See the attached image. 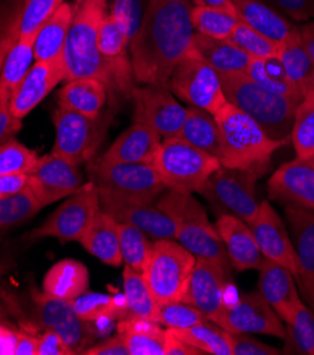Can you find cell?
Listing matches in <instances>:
<instances>
[{
  "instance_id": "cell-1",
  "label": "cell",
  "mask_w": 314,
  "mask_h": 355,
  "mask_svg": "<svg viewBox=\"0 0 314 355\" xmlns=\"http://www.w3.org/2000/svg\"><path fill=\"white\" fill-rule=\"evenodd\" d=\"M195 3L198 0H148L142 24L129 47L137 84L168 85L173 69L193 46Z\"/></svg>"
},
{
  "instance_id": "cell-2",
  "label": "cell",
  "mask_w": 314,
  "mask_h": 355,
  "mask_svg": "<svg viewBox=\"0 0 314 355\" xmlns=\"http://www.w3.org/2000/svg\"><path fill=\"white\" fill-rule=\"evenodd\" d=\"M110 12L108 0H77L62 51L65 81L96 78L107 87H126V81L98 50L99 27Z\"/></svg>"
},
{
  "instance_id": "cell-3",
  "label": "cell",
  "mask_w": 314,
  "mask_h": 355,
  "mask_svg": "<svg viewBox=\"0 0 314 355\" xmlns=\"http://www.w3.org/2000/svg\"><path fill=\"white\" fill-rule=\"evenodd\" d=\"M214 116L220 129L218 160L223 167L252 171L261 177L273 153L289 141L269 137L259 123L229 102Z\"/></svg>"
},
{
  "instance_id": "cell-4",
  "label": "cell",
  "mask_w": 314,
  "mask_h": 355,
  "mask_svg": "<svg viewBox=\"0 0 314 355\" xmlns=\"http://www.w3.org/2000/svg\"><path fill=\"white\" fill-rule=\"evenodd\" d=\"M220 80L227 101L259 123L269 137L290 140L300 102L262 88L245 73L220 76Z\"/></svg>"
},
{
  "instance_id": "cell-5",
  "label": "cell",
  "mask_w": 314,
  "mask_h": 355,
  "mask_svg": "<svg viewBox=\"0 0 314 355\" xmlns=\"http://www.w3.org/2000/svg\"><path fill=\"white\" fill-rule=\"evenodd\" d=\"M157 205L176 224V241L189 252L229 269V259L217 228L209 223L204 207L191 193L168 190Z\"/></svg>"
},
{
  "instance_id": "cell-6",
  "label": "cell",
  "mask_w": 314,
  "mask_h": 355,
  "mask_svg": "<svg viewBox=\"0 0 314 355\" xmlns=\"http://www.w3.org/2000/svg\"><path fill=\"white\" fill-rule=\"evenodd\" d=\"M153 167L167 190L193 194L200 191L221 163L217 157L174 136L162 140Z\"/></svg>"
},
{
  "instance_id": "cell-7",
  "label": "cell",
  "mask_w": 314,
  "mask_h": 355,
  "mask_svg": "<svg viewBox=\"0 0 314 355\" xmlns=\"http://www.w3.org/2000/svg\"><path fill=\"white\" fill-rule=\"evenodd\" d=\"M195 261L176 239L153 241L143 276L157 303L184 300Z\"/></svg>"
},
{
  "instance_id": "cell-8",
  "label": "cell",
  "mask_w": 314,
  "mask_h": 355,
  "mask_svg": "<svg viewBox=\"0 0 314 355\" xmlns=\"http://www.w3.org/2000/svg\"><path fill=\"white\" fill-rule=\"evenodd\" d=\"M258 177L252 171L221 166L208 177L198 193L217 211L218 217L229 214L250 224L261 207L255 194Z\"/></svg>"
},
{
  "instance_id": "cell-9",
  "label": "cell",
  "mask_w": 314,
  "mask_h": 355,
  "mask_svg": "<svg viewBox=\"0 0 314 355\" xmlns=\"http://www.w3.org/2000/svg\"><path fill=\"white\" fill-rule=\"evenodd\" d=\"M168 87L183 102L213 115L228 103L217 71L193 49L173 69Z\"/></svg>"
},
{
  "instance_id": "cell-10",
  "label": "cell",
  "mask_w": 314,
  "mask_h": 355,
  "mask_svg": "<svg viewBox=\"0 0 314 355\" xmlns=\"http://www.w3.org/2000/svg\"><path fill=\"white\" fill-rule=\"evenodd\" d=\"M92 183L99 191L125 198L153 202L166 189L153 164L103 163L91 166Z\"/></svg>"
},
{
  "instance_id": "cell-11",
  "label": "cell",
  "mask_w": 314,
  "mask_h": 355,
  "mask_svg": "<svg viewBox=\"0 0 314 355\" xmlns=\"http://www.w3.org/2000/svg\"><path fill=\"white\" fill-rule=\"evenodd\" d=\"M99 209V191L96 186L92 182L85 183L78 191L69 196L42 227L30 232L27 238L40 239L53 236L64 242H80Z\"/></svg>"
},
{
  "instance_id": "cell-12",
  "label": "cell",
  "mask_w": 314,
  "mask_h": 355,
  "mask_svg": "<svg viewBox=\"0 0 314 355\" xmlns=\"http://www.w3.org/2000/svg\"><path fill=\"white\" fill-rule=\"evenodd\" d=\"M133 122L155 129L163 139L177 136L187 108L176 99L168 85H143L132 88Z\"/></svg>"
},
{
  "instance_id": "cell-13",
  "label": "cell",
  "mask_w": 314,
  "mask_h": 355,
  "mask_svg": "<svg viewBox=\"0 0 314 355\" xmlns=\"http://www.w3.org/2000/svg\"><path fill=\"white\" fill-rule=\"evenodd\" d=\"M53 121L55 126L53 153L78 167L91 162L101 144V116L92 119L58 106Z\"/></svg>"
},
{
  "instance_id": "cell-14",
  "label": "cell",
  "mask_w": 314,
  "mask_h": 355,
  "mask_svg": "<svg viewBox=\"0 0 314 355\" xmlns=\"http://www.w3.org/2000/svg\"><path fill=\"white\" fill-rule=\"evenodd\" d=\"M231 334H263L285 338L286 324L269 306L259 291L242 295L235 303H225L214 322Z\"/></svg>"
},
{
  "instance_id": "cell-15",
  "label": "cell",
  "mask_w": 314,
  "mask_h": 355,
  "mask_svg": "<svg viewBox=\"0 0 314 355\" xmlns=\"http://www.w3.org/2000/svg\"><path fill=\"white\" fill-rule=\"evenodd\" d=\"M99 205L101 211L107 212L119 224L141 230L153 241L176 239V224L157 204L99 191Z\"/></svg>"
},
{
  "instance_id": "cell-16",
  "label": "cell",
  "mask_w": 314,
  "mask_h": 355,
  "mask_svg": "<svg viewBox=\"0 0 314 355\" xmlns=\"http://www.w3.org/2000/svg\"><path fill=\"white\" fill-rule=\"evenodd\" d=\"M37 318L46 330H53L61 336L73 354H84L94 340L92 323L77 315L73 302L55 299L46 293H34Z\"/></svg>"
},
{
  "instance_id": "cell-17",
  "label": "cell",
  "mask_w": 314,
  "mask_h": 355,
  "mask_svg": "<svg viewBox=\"0 0 314 355\" xmlns=\"http://www.w3.org/2000/svg\"><path fill=\"white\" fill-rule=\"evenodd\" d=\"M82 186L84 177L80 167L53 152L40 157L36 168L28 174L27 184L43 207L69 197Z\"/></svg>"
},
{
  "instance_id": "cell-18",
  "label": "cell",
  "mask_w": 314,
  "mask_h": 355,
  "mask_svg": "<svg viewBox=\"0 0 314 355\" xmlns=\"http://www.w3.org/2000/svg\"><path fill=\"white\" fill-rule=\"evenodd\" d=\"M228 276L229 269L224 265L197 258L183 302L193 304L204 314L207 320L216 322L227 303Z\"/></svg>"
},
{
  "instance_id": "cell-19",
  "label": "cell",
  "mask_w": 314,
  "mask_h": 355,
  "mask_svg": "<svg viewBox=\"0 0 314 355\" xmlns=\"http://www.w3.org/2000/svg\"><path fill=\"white\" fill-rule=\"evenodd\" d=\"M285 216L296 254L295 279L299 293L303 302L314 310V211L288 205Z\"/></svg>"
},
{
  "instance_id": "cell-20",
  "label": "cell",
  "mask_w": 314,
  "mask_h": 355,
  "mask_svg": "<svg viewBox=\"0 0 314 355\" xmlns=\"http://www.w3.org/2000/svg\"><path fill=\"white\" fill-rule=\"evenodd\" d=\"M268 190L276 201L314 211V157L282 164L269 179Z\"/></svg>"
},
{
  "instance_id": "cell-21",
  "label": "cell",
  "mask_w": 314,
  "mask_h": 355,
  "mask_svg": "<svg viewBox=\"0 0 314 355\" xmlns=\"http://www.w3.org/2000/svg\"><path fill=\"white\" fill-rule=\"evenodd\" d=\"M248 227L251 228L263 257L284 265L295 276L297 270L295 246L286 225L270 202H261L256 217Z\"/></svg>"
},
{
  "instance_id": "cell-22",
  "label": "cell",
  "mask_w": 314,
  "mask_h": 355,
  "mask_svg": "<svg viewBox=\"0 0 314 355\" xmlns=\"http://www.w3.org/2000/svg\"><path fill=\"white\" fill-rule=\"evenodd\" d=\"M65 80V65L62 58L54 61H34L12 98V115L23 121L61 81Z\"/></svg>"
},
{
  "instance_id": "cell-23",
  "label": "cell",
  "mask_w": 314,
  "mask_h": 355,
  "mask_svg": "<svg viewBox=\"0 0 314 355\" xmlns=\"http://www.w3.org/2000/svg\"><path fill=\"white\" fill-rule=\"evenodd\" d=\"M258 291L285 324L292 322L297 307L303 303L293 273L270 259H265L259 268Z\"/></svg>"
},
{
  "instance_id": "cell-24",
  "label": "cell",
  "mask_w": 314,
  "mask_h": 355,
  "mask_svg": "<svg viewBox=\"0 0 314 355\" xmlns=\"http://www.w3.org/2000/svg\"><path fill=\"white\" fill-rule=\"evenodd\" d=\"M217 232L225 246L229 265L236 272L258 269L265 262V257L254 238V234L247 223L224 214L217 218Z\"/></svg>"
},
{
  "instance_id": "cell-25",
  "label": "cell",
  "mask_w": 314,
  "mask_h": 355,
  "mask_svg": "<svg viewBox=\"0 0 314 355\" xmlns=\"http://www.w3.org/2000/svg\"><path fill=\"white\" fill-rule=\"evenodd\" d=\"M162 140L163 137L150 126L133 122L98 160L103 163L153 164Z\"/></svg>"
},
{
  "instance_id": "cell-26",
  "label": "cell",
  "mask_w": 314,
  "mask_h": 355,
  "mask_svg": "<svg viewBox=\"0 0 314 355\" xmlns=\"http://www.w3.org/2000/svg\"><path fill=\"white\" fill-rule=\"evenodd\" d=\"M242 23L248 24L279 46L299 31L284 15L262 0H231Z\"/></svg>"
},
{
  "instance_id": "cell-27",
  "label": "cell",
  "mask_w": 314,
  "mask_h": 355,
  "mask_svg": "<svg viewBox=\"0 0 314 355\" xmlns=\"http://www.w3.org/2000/svg\"><path fill=\"white\" fill-rule=\"evenodd\" d=\"M191 49L211 65L218 76L247 73L252 61V57L242 51L229 39H213L195 33Z\"/></svg>"
},
{
  "instance_id": "cell-28",
  "label": "cell",
  "mask_w": 314,
  "mask_h": 355,
  "mask_svg": "<svg viewBox=\"0 0 314 355\" xmlns=\"http://www.w3.org/2000/svg\"><path fill=\"white\" fill-rule=\"evenodd\" d=\"M133 35L126 20L108 12L99 27L98 50L126 83H129V71L132 73L126 60V50L130 47Z\"/></svg>"
},
{
  "instance_id": "cell-29",
  "label": "cell",
  "mask_w": 314,
  "mask_h": 355,
  "mask_svg": "<svg viewBox=\"0 0 314 355\" xmlns=\"http://www.w3.org/2000/svg\"><path fill=\"white\" fill-rule=\"evenodd\" d=\"M107 96L108 87L96 78L69 80L58 92V106L96 119L107 103Z\"/></svg>"
},
{
  "instance_id": "cell-30",
  "label": "cell",
  "mask_w": 314,
  "mask_h": 355,
  "mask_svg": "<svg viewBox=\"0 0 314 355\" xmlns=\"http://www.w3.org/2000/svg\"><path fill=\"white\" fill-rule=\"evenodd\" d=\"M80 243L91 255L98 258L105 265L118 268L123 263L121 255L118 221L107 212L99 209Z\"/></svg>"
},
{
  "instance_id": "cell-31",
  "label": "cell",
  "mask_w": 314,
  "mask_h": 355,
  "mask_svg": "<svg viewBox=\"0 0 314 355\" xmlns=\"http://www.w3.org/2000/svg\"><path fill=\"white\" fill-rule=\"evenodd\" d=\"M89 272L76 259H62L53 265L43 279V293L73 302L88 291Z\"/></svg>"
},
{
  "instance_id": "cell-32",
  "label": "cell",
  "mask_w": 314,
  "mask_h": 355,
  "mask_svg": "<svg viewBox=\"0 0 314 355\" xmlns=\"http://www.w3.org/2000/svg\"><path fill=\"white\" fill-rule=\"evenodd\" d=\"M74 16V5L64 2L34 37V60L54 61L62 58L64 46Z\"/></svg>"
},
{
  "instance_id": "cell-33",
  "label": "cell",
  "mask_w": 314,
  "mask_h": 355,
  "mask_svg": "<svg viewBox=\"0 0 314 355\" xmlns=\"http://www.w3.org/2000/svg\"><path fill=\"white\" fill-rule=\"evenodd\" d=\"M118 334L125 340L129 355H164L166 330L156 322L126 317L118 324Z\"/></svg>"
},
{
  "instance_id": "cell-34",
  "label": "cell",
  "mask_w": 314,
  "mask_h": 355,
  "mask_svg": "<svg viewBox=\"0 0 314 355\" xmlns=\"http://www.w3.org/2000/svg\"><path fill=\"white\" fill-rule=\"evenodd\" d=\"M34 39H21L10 49L0 74V106L10 110V102L28 69L34 64Z\"/></svg>"
},
{
  "instance_id": "cell-35",
  "label": "cell",
  "mask_w": 314,
  "mask_h": 355,
  "mask_svg": "<svg viewBox=\"0 0 314 355\" xmlns=\"http://www.w3.org/2000/svg\"><path fill=\"white\" fill-rule=\"evenodd\" d=\"M277 57L281 60L289 80L303 96L314 91V64L303 44L300 27L289 40L281 44Z\"/></svg>"
},
{
  "instance_id": "cell-36",
  "label": "cell",
  "mask_w": 314,
  "mask_h": 355,
  "mask_svg": "<svg viewBox=\"0 0 314 355\" xmlns=\"http://www.w3.org/2000/svg\"><path fill=\"white\" fill-rule=\"evenodd\" d=\"M177 137L217 159L220 156L221 140L218 123L213 114L195 106L187 108V116Z\"/></svg>"
},
{
  "instance_id": "cell-37",
  "label": "cell",
  "mask_w": 314,
  "mask_h": 355,
  "mask_svg": "<svg viewBox=\"0 0 314 355\" xmlns=\"http://www.w3.org/2000/svg\"><path fill=\"white\" fill-rule=\"evenodd\" d=\"M262 88L281 96L302 102L303 95L289 80L286 71L277 55L269 58H252L247 73Z\"/></svg>"
},
{
  "instance_id": "cell-38",
  "label": "cell",
  "mask_w": 314,
  "mask_h": 355,
  "mask_svg": "<svg viewBox=\"0 0 314 355\" xmlns=\"http://www.w3.org/2000/svg\"><path fill=\"white\" fill-rule=\"evenodd\" d=\"M123 297L125 311L128 317L145 318V320L157 323V307L156 302L143 273H139L129 266L123 269Z\"/></svg>"
},
{
  "instance_id": "cell-39",
  "label": "cell",
  "mask_w": 314,
  "mask_h": 355,
  "mask_svg": "<svg viewBox=\"0 0 314 355\" xmlns=\"http://www.w3.org/2000/svg\"><path fill=\"white\" fill-rule=\"evenodd\" d=\"M202 354L232 355V336L214 322L204 320L186 330H171Z\"/></svg>"
},
{
  "instance_id": "cell-40",
  "label": "cell",
  "mask_w": 314,
  "mask_h": 355,
  "mask_svg": "<svg viewBox=\"0 0 314 355\" xmlns=\"http://www.w3.org/2000/svg\"><path fill=\"white\" fill-rule=\"evenodd\" d=\"M282 354L314 355V310L304 302L297 307L292 322L286 324Z\"/></svg>"
},
{
  "instance_id": "cell-41",
  "label": "cell",
  "mask_w": 314,
  "mask_h": 355,
  "mask_svg": "<svg viewBox=\"0 0 314 355\" xmlns=\"http://www.w3.org/2000/svg\"><path fill=\"white\" fill-rule=\"evenodd\" d=\"M191 23L198 34L213 39H229L239 23V17L235 13L198 2L193 8Z\"/></svg>"
},
{
  "instance_id": "cell-42",
  "label": "cell",
  "mask_w": 314,
  "mask_h": 355,
  "mask_svg": "<svg viewBox=\"0 0 314 355\" xmlns=\"http://www.w3.org/2000/svg\"><path fill=\"white\" fill-rule=\"evenodd\" d=\"M121 255L125 266L132 268L139 273H145L152 255L153 242L150 238L132 225L119 224Z\"/></svg>"
},
{
  "instance_id": "cell-43",
  "label": "cell",
  "mask_w": 314,
  "mask_h": 355,
  "mask_svg": "<svg viewBox=\"0 0 314 355\" xmlns=\"http://www.w3.org/2000/svg\"><path fill=\"white\" fill-rule=\"evenodd\" d=\"M296 157H314V91L299 103L290 133Z\"/></svg>"
},
{
  "instance_id": "cell-44",
  "label": "cell",
  "mask_w": 314,
  "mask_h": 355,
  "mask_svg": "<svg viewBox=\"0 0 314 355\" xmlns=\"http://www.w3.org/2000/svg\"><path fill=\"white\" fill-rule=\"evenodd\" d=\"M42 208L43 205L28 187L15 196L0 198V231L30 220Z\"/></svg>"
},
{
  "instance_id": "cell-45",
  "label": "cell",
  "mask_w": 314,
  "mask_h": 355,
  "mask_svg": "<svg viewBox=\"0 0 314 355\" xmlns=\"http://www.w3.org/2000/svg\"><path fill=\"white\" fill-rule=\"evenodd\" d=\"M65 0H24L19 15V37L34 39Z\"/></svg>"
},
{
  "instance_id": "cell-46",
  "label": "cell",
  "mask_w": 314,
  "mask_h": 355,
  "mask_svg": "<svg viewBox=\"0 0 314 355\" xmlns=\"http://www.w3.org/2000/svg\"><path fill=\"white\" fill-rule=\"evenodd\" d=\"M40 157L13 137L0 146V174H31Z\"/></svg>"
},
{
  "instance_id": "cell-47",
  "label": "cell",
  "mask_w": 314,
  "mask_h": 355,
  "mask_svg": "<svg viewBox=\"0 0 314 355\" xmlns=\"http://www.w3.org/2000/svg\"><path fill=\"white\" fill-rule=\"evenodd\" d=\"M74 311L82 320L89 323H96L105 318H114L121 313V306L116 299L103 293H84L73 300Z\"/></svg>"
},
{
  "instance_id": "cell-48",
  "label": "cell",
  "mask_w": 314,
  "mask_h": 355,
  "mask_svg": "<svg viewBox=\"0 0 314 355\" xmlns=\"http://www.w3.org/2000/svg\"><path fill=\"white\" fill-rule=\"evenodd\" d=\"M204 320H207L204 314L187 302L159 303L157 323L168 330H186Z\"/></svg>"
},
{
  "instance_id": "cell-49",
  "label": "cell",
  "mask_w": 314,
  "mask_h": 355,
  "mask_svg": "<svg viewBox=\"0 0 314 355\" xmlns=\"http://www.w3.org/2000/svg\"><path fill=\"white\" fill-rule=\"evenodd\" d=\"M229 40L252 58L274 57L279 54V49H281L277 43L272 42L266 35L242 23L241 20L234 28Z\"/></svg>"
},
{
  "instance_id": "cell-50",
  "label": "cell",
  "mask_w": 314,
  "mask_h": 355,
  "mask_svg": "<svg viewBox=\"0 0 314 355\" xmlns=\"http://www.w3.org/2000/svg\"><path fill=\"white\" fill-rule=\"evenodd\" d=\"M20 5L12 6L0 13V74H2L5 60L19 39V15Z\"/></svg>"
},
{
  "instance_id": "cell-51",
  "label": "cell",
  "mask_w": 314,
  "mask_h": 355,
  "mask_svg": "<svg viewBox=\"0 0 314 355\" xmlns=\"http://www.w3.org/2000/svg\"><path fill=\"white\" fill-rule=\"evenodd\" d=\"M108 2L110 12L126 20L132 35L134 37L139 27L142 24L148 0H108Z\"/></svg>"
},
{
  "instance_id": "cell-52",
  "label": "cell",
  "mask_w": 314,
  "mask_h": 355,
  "mask_svg": "<svg viewBox=\"0 0 314 355\" xmlns=\"http://www.w3.org/2000/svg\"><path fill=\"white\" fill-rule=\"evenodd\" d=\"M232 336V355H281L282 349L258 341L245 333Z\"/></svg>"
},
{
  "instance_id": "cell-53",
  "label": "cell",
  "mask_w": 314,
  "mask_h": 355,
  "mask_svg": "<svg viewBox=\"0 0 314 355\" xmlns=\"http://www.w3.org/2000/svg\"><path fill=\"white\" fill-rule=\"evenodd\" d=\"M269 2L295 21L304 23L314 17V0H269Z\"/></svg>"
},
{
  "instance_id": "cell-54",
  "label": "cell",
  "mask_w": 314,
  "mask_h": 355,
  "mask_svg": "<svg viewBox=\"0 0 314 355\" xmlns=\"http://www.w3.org/2000/svg\"><path fill=\"white\" fill-rule=\"evenodd\" d=\"M37 355H73L60 334L53 330H46V333L39 337Z\"/></svg>"
},
{
  "instance_id": "cell-55",
  "label": "cell",
  "mask_w": 314,
  "mask_h": 355,
  "mask_svg": "<svg viewBox=\"0 0 314 355\" xmlns=\"http://www.w3.org/2000/svg\"><path fill=\"white\" fill-rule=\"evenodd\" d=\"M84 354L87 355H129V349L126 347L125 340L119 334H116L115 337L105 340L101 344L88 347L84 351Z\"/></svg>"
},
{
  "instance_id": "cell-56",
  "label": "cell",
  "mask_w": 314,
  "mask_h": 355,
  "mask_svg": "<svg viewBox=\"0 0 314 355\" xmlns=\"http://www.w3.org/2000/svg\"><path fill=\"white\" fill-rule=\"evenodd\" d=\"M23 126V121L15 118L9 108L0 106V146L8 140L16 137Z\"/></svg>"
},
{
  "instance_id": "cell-57",
  "label": "cell",
  "mask_w": 314,
  "mask_h": 355,
  "mask_svg": "<svg viewBox=\"0 0 314 355\" xmlns=\"http://www.w3.org/2000/svg\"><path fill=\"white\" fill-rule=\"evenodd\" d=\"M28 184L27 174H0V198L15 196Z\"/></svg>"
},
{
  "instance_id": "cell-58",
  "label": "cell",
  "mask_w": 314,
  "mask_h": 355,
  "mask_svg": "<svg viewBox=\"0 0 314 355\" xmlns=\"http://www.w3.org/2000/svg\"><path fill=\"white\" fill-rule=\"evenodd\" d=\"M202 354L193 345L187 344L184 340L177 337L171 330H166V344L164 355H198Z\"/></svg>"
},
{
  "instance_id": "cell-59",
  "label": "cell",
  "mask_w": 314,
  "mask_h": 355,
  "mask_svg": "<svg viewBox=\"0 0 314 355\" xmlns=\"http://www.w3.org/2000/svg\"><path fill=\"white\" fill-rule=\"evenodd\" d=\"M19 333L0 326V355H15Z\"/></svg>"
},
{
  "instance_id": "cell-60",
  "label": "cell",
  "mask_w": 314,
  "mask_h": 355,
  "mask_svg": "<svg viewBox=\"0 0 314 355\" xmlns=\"http://www.w3.org/2000/svg\"><path fill=\"white\" fill-rule=\"evenodd\" d=\"M37 347H39V337L19 333L15 355H37Z\"/></svg>"
},
{
  "instance_id": "cell-61",
  "label": "cell",
  "mask_w": 314,
  "mask_h": 355,
  "mask_svg": "<svg viewBox=\"0 0 314 355\" xmlns=\"http://www.w3.org/2000/svg\"><path fill=\"white\" fill-rule=\"evenodd\" d=\"M300 35L303 44L314 64V21H308L300 27Z\"/></svg>"
},
{
  "instance_id": "cell-62",
  "label": "cell",
  "mask_w": 314,
  "mask_h": 355,
  "mask_svg": "<svg viewBox=\"0 0 314 355\" xmlns=\"http://www.w3.org/2000/svg\"><path fill=\"white\" fill-rule=\"evenodd\" d=\"M198 2H201V3L207 5V6L218 8V9H223V10H227V12H231V13L236 15V9H235V6H234V3L231 2V0H198Z\"/></svg>"
}]
</instances>
